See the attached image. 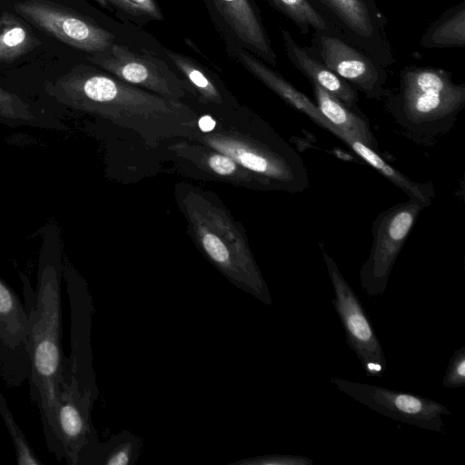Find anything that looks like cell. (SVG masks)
Listing matches in <instances>:
<instances>
[{"instance_id": "cell-27", "label": "cell", "mask_w": 465, "mask_h": 465, "mask_svg": "<svg viewBox=\"0 0 465 465\" xmlns=\"http://www.w3.org/2000/svg\"><path fill=\"white\" fill-rule=\"evenodd\" d=\"M208 163L213 171L221 175L232 174L236 170V164L234 161L225 155H213L210 157Z\"/></svg>"}, {"instance_id": "cell-21", "label": "cell", "mask_w": 465, "mask_h": 465, "mask_svg": "<svg viewBox=\"0 0 465 465\" xmlns=\"http://www.w3.org/2000/svg\"><path fill=\"white\" fill-rule=\"evenodd\" d=\"M268 1L294 24L302 35H308L312 29L313 31L338 30L318 9L312 0Z\"/></svg>"}, {"instance_id": "cell-3", "label": "cell", "mask_w": 465, "mask_h": 465, "mask_svg": "<svg viewBox=\"0 0 465 465\" xmlns=\"http://www.w3.org/2000/svg\"><path fill=\"white\" fill-rule=\"evenodd\" d=\"M423 209L408 200L381 212L374 219L371 252L359 273L361 286L369 297L385 292L396 260Z\"/></svg>"}, {"instance_id": "cell-13", "label": "cell", "mask_w": 465, "mask_h": 465, "mask_svg": "<svg viewBox=\"0 0 465 465\" xmlns=\"http://www.w3.org/2000/svg\"><path fill=\"white\" fill-rule=\"evenodd\" d=\"M64 111L34 101L0 84V124L11 127H32L64 131Z\"/></svg>"}, {"instance_id": "cell-25", "label": "cell", "mask_w": 465, "mask_h": 465, "mask_svg": "<svg viewBox=\"0 0 465 465\" xmlns=\"http://www.w3.org/2000/svg\"><path fill=\"white\" fill-rule=\"evenodd\" d=\"M442 385L450 389L465 386V346L456 350L451 356L442 380Z\"/></svg>"}, {"instance_id": "cell-9", "label": "cell", "mask_w": 465, "mask_h": 465, "mask_svg": "<svg viewBox=\"0 0 465 465\" xmlns=\"http://www.w3.org/2000/svg\"><path fill=\"white\" fill-rule=\"evenodd\" d=\"M27 313L16 292L0 277V376L11 387L29 379Z\"/></svg>"}, {"instance_id": "cell-24", "label": "cell", "mask_w": 465, "mask_h": 465, "mask_svg": "<svg viewBox=\"0 0 465 465\" xmlns=\"http://www.w3.org/2000/svg\"><path fill=\"white\" fill-rule=\"evenodd\" d=\"M168 56L175 66L197 87L202 93L209 97H215L217 92L212 82L201 68L189 57L181 54L168 51Z\"/></svg>"}, {"instance_id": "cell-19", "label": "cell", "mask_w": 465, "mask_h": 465, "mask_svg": "<svg viewBox=\"0 0 465 465\" xmlns=\"http://www.w3.org/2000/svg\"><path fill=\"white\" fill-rule=\"evenodd\" d=\"M420 45L430 49L465 46V1L447 9L420 37Z\"/></svg>"}, {"instance_id": "cell-26", "label": "cell", "mask_w": 465, "mask_h": 465, "mask_svg": "<svg viewBox=\"0 0 465 465\" xmlns=\"http://www.w3.org/2000/svg\"><path fill=\"white\" fill-rule=\"evenodd\" d=\"M240 463L246 465H312L313 460L301 455L272 454L247 459Z\"/></svg>"}, {"instance_id": "cell-5", "label": "cell", "mask_w": 465, "mask_h": 465, "mask_svg": "<svg viewBox=\"0 0 465 465\" xmlns=\"http://www.w3.org/2000/svg\"><path fill=\"white\" fill-rule=\"evenodd\" d=\"M341 35L384 67L396 63L387 19L374 0H312Z\"/></svg>"}, {"instance_id": "cell-23", "label": "cell", "mask_w": 465, "mask_h": 465, "mask_svg": "<svg viewBox=\"0 0 465 465\" xmlns=\"http://www.w3.org/2000/svg\"><path fill=\"white\" fill-rule=\"evenodd\" d=\"M0 415L12 439L15 450L16 463L20 465H41L42 461L35 455L23 430L18 426L1 391Z\"/></svg>"}, {"instance_id": "cell-20", "label": "cell", "mask_w": 465, "mask_h": 465, "mask_svg": "<svg viewBox=\"0 0 465 465\" xmlns=\"http://www.w3.org/2000/svg\"><path fill=\"white\" fill-rule=\"evenodd\" d=\"M139 446L133 435L114 437L106 444L96 439L80 452L78 464L129 465L137 459Z\"/></svg>"}, {"instance_id": "cell-18", "label": "cell", "mask_w": 465, "mask_h": 465, "mask_svg": "<svg viewBox=\"0 0 465 465\" xmlns=\"http://www.w3.org/2000/svg\"><path fill=\"white\" fill-rule=\"evenodd\" d=\"M345 144L388 181L399 187L408 196L409 200L420 204L423 208L431 204L436 196L435 189L431 183L411 180L401 171L388 163L377 151L357 140L348 139Z\"/></svg>"}, {"instance_id": "cell-17", "label": "cell", "mask_w": 465, "mask_h": 465, "mask_svg": "<svg viewBox=\"0 0 465 465\" xmlns=\"http://www.w3.org/2000/svg\"><path fill=\"white\" fill-rule=\"evenodd\" d=\"M313 88L316 105L327 121L339 133L344 143L357 140L379 153L378 143L365 115L358 107H351L317 84Z\"/></svg>"}, {"instance_id": "cell-2", "label": "cell", "mask_w": 465, "mask_h": 465, "mask_svg": "<svg viewBox=\"0 0 465 465\" xmlns=\"http://www.w3.org/2000/svg\"><path fill=\"white\" fill-rule=\"evenodd\" d=\"M400 133L420 146H432L456 124L465 107V84L452 73L433 66L408 65L399 84L382 98Z\"/></svg>"}, {"instance_id": "cell-7", "label": "cell", "mask_w": 465, "mask_h": 465, "mask_svg": "<svg viewBox=\"0 0 465 465\" xmlns=\"http://www.w3.org/2000/svg\"><path fill=\"white\" fill-rule=\"evenodd\" d=\"M308 50L329 69L369 99H382L388 73L338 30L313 31Z\"/></svg>"}, {"instance_id": "cell-15", "label": "cell", "mask_w": 465, "mask_h": 465, "mask_svg": "<svg viewBox=\"0 0 465 465\" xmlns=\"http://www.w3.org/2000/svg\"><path fill=\"white\" fill-rule=\"evenodd\" d=\"M213 2L239 40L265 62L276 65V54L253 4L250 0Z\"/></svg>"}, {"instance_id": "cell-14", "label": "cell", "mask_w": 465, "mask_h": 465, "mask_svg": "<svg viewBox=\"0 0 465 465\" xmlns=\"http://www.w3.org/2000/svg\"><path fill=\"white\" fill-rule=\"evenodd\" d=\"M231 54L249 72L278 94L284 102L295 110L306 114L316 124L339 138L338 131L331 126L318 109L316 104L304 94L296 89L280 74L270 68L252 53L240 45H232Z\"/></svg>"}, {"instance_id": "cell-1", "label": "cell", "mask_w": 465, "mask_h": 465, "mask_svg": "<svg viewBox=\"0 0 465 465\" xmlns=\"http://www.w3.org/2000/svg\"><path fill=\"white\" fill-rule=\"evenodd\" d=\"M63 262L60 230L56 224L48 223L42 235L35 290L30 279L18 271L28 320L31 400L39 410L46 445L58 460L54 411L65 361L61 340Z\"/></svg>"}, {"instance_id": "cell-11", "label": "cell", "mask_w": 465, "mask_h": 465, "mask_svg": "<svg viewBox=\"0 0 465 465\" xmlns=\"http://www.w3.org/2000/svg\"><path fill=\"white\" fill-rule=\"evenodd\" d=\"M97 393L82 391L74 381L61 386L54 411V431L60 460L77 465L80 452L97 439L91 411Z\"/></svg>"}, {"instance_id": "cell-6", "label": "cell", "mask_w": 465, "mask_h": 465, "mask_svg": "<svg viewBox=\"0 0 465 465\" xmlns=\"http://www.w3.org/2000/svg\"><path fill=\"white\" fill-rule=\"evenodd\" d=\"M330 382L378 413L420 429L444 432L442 416L451 414L441 403L418 394L338 377H331Z\"/></svg>"}, {"instance_id": "cell-22", "label": "cell", "mask_w": 465, "mask_h": 465, "mask_svg": "<svg viewBox=\"0 0 465 465\" xmlns=\"http://www.w3.org/2000/svg\"><path fill=\"white\" fill-rule=\"evenodd\" d=\"M34 37L25 25L11 14L0 18V61L12 62L27 52Z\"/></svg>"}, {"instance_id": "cell-16", "label": "cell", "mask_w": 465, "mask_h": 465, "mask_svg": "<svg viewBox=\"0 0 465 465\" xmlns=\"http://www.w3.org/2000/svg\"><path fill=\"white\" fill-rule=\"evenodd\" d=\"M281 35L288 59L312 84H317L351 107H358V92L323 63L307 47L300 45L291 33L281 28Z\"/></svg>"}, {"instance_id": "cell-28", "label": "cell", "mask_w": 465, "mask_h": 465, "mask_svg": "<svg viewBox=\"0 0 465 465\" xmlns=\"http://www.w3.org/2000/svg\"><path fill=\"white\" fill-rule=\"evenodd\" d=\"M137 7L141 15H147L154 19L161 20L163 15L154 0H128Z\"/></svg>"}, {"instance_id": "cell-10", "label": "cell", "mask_w": 465, "mask_h": 465, "mask_svg": "<svg viewBox=\"0 0 465 465\" xmlns=\"http://www.w3.org/2000/svg\"><path fill=\"white\" fill-rule=\"evenodd\" d=\"M63 278L66 282L71 310V350L70 355L64 361L63 383L74 381L82 391L97 392L89 347L92 304L84 280L65 256Z\"/></svg>"}, {"instance_id": "cell-30", "label": "cell", "mask_w": 465, "mask_h": 465, "mask_svg": "<svg viewBox=\"0 0 465 465\" xmlns=\"http://www.w3.org/2000/svg\"><path fill=\"white\" fill-rule=\"evenodd\" d=\"M199 127L203 132H210L215 127V121L209 115H204L199 120Z\"/></svg>"}, {"instance_id": "cell-12", "label": "cell", "mask_w": 465, "mask_h": 465, "mask_svg": "<svg viewBox=\"0 0 465 465\" xmlns=\"http://www.w3.org/2000/svg\"><path fill=\"white\" fill-rule=\"evenodd\" d=\"M87 59L129 84L168 94L181 91L178 77L149 51L135 52L114 42L103 51L91 54Z\"/></svg>"}, {"instance_id": "cell-8", "label": "cell", "mask_w": 465, "mask_h": 465, "mask_svg": "<svg viewBox=\"0 0 465 465\" xmlns=\"http://www.w3.org/2000/svg\"><path fill=\"white\" fill-rule=\"evenodd\" d=\"M14 10L42 30L79 50L94 54L107 48L114 36L79 15L45 0H26Z\"/></svg>"}, {"instance_id": "cell-29", "label": "cell", "mask_w": 465, "mask_h": 465, "mask_svg": "<svg viewBox=\"0 0 465 465\" xmlns=\"http://www.w3.org/2000/svg\"><path fill=\"white\" fill-rule=\"evenodd\" d=\"M102 6L114 5L115 7L132 15H141L135 5L128 0H96Z\"/></svg>"}, {"instance_id": "cell-4", "label": "cell", "mask_w": 465, "mask_h": 465, "mask_svg": "<svg viewBox=\"0 0 465 465\" xmlns=\"http://www.w3.org/2000/svg\"><path fill=\"white\" fill-rule=\"evenodd\" d=\"M322 257L333 288L331 303L343 326L346 343L361 361L368 377H382L387 361L371 319L335 261L324 250Z\"/></svg>"}]
</instances>
